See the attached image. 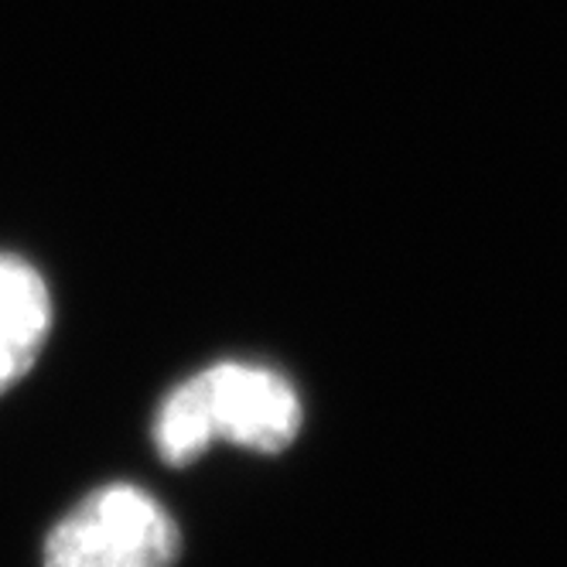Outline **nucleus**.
I'll use <instances>...</instances> for the list:
<instances>
[{"label":"nucleus","mask_w":567,"mask_h":567,"mask_svg":"<svg viewBox=\"0 0 567 567\" xmlns=\"http://www.w3.org/2000/svg\"><path fill=\"white\" fill-rule=\"evenodd\" d=\"M157 452L165 455L172 465H188L213 444L206 411H202V396L195 380H185L161 408L157 417Z\"/></svg>","instance_id":"20e7f679"},{"label":"nucleus","mask_w":567,"mask_h":567,"mask_svg":"<svg viewBox=\"0 0 567 567\" xmlns=\"http://www.w3.org/2000/svg\"><path fill=\"white\" fill-rule=\"evenodd\" d=\"M52 329L49 284L21 257L0 254V393L42 355Z\"/></svg>","instance_id":"7ed1b4c3"},{"label":"nucleus","mask_w":567,"mask_h":567,"mask_svg":"<svg viewBox=\"0 0 567 567\" xmlns=\"http://www.w3.org/2000/svg\"><path fill=\"white\" fill-rule=\"evenodd\" d=\"M213 441H233L250 452H284L301 431V400L295 386L260 367L219 362L192 377Z\"/></svg>","instance_id":"f03ea898"},{"label":"nucleus","mask_w":567,"mask_h":567,"mask_svg":"<svg viewBox=\"0 0 567 567\" xmlns=\"http://www.w3.org/2000/svg\"><path fill=\"white\" fill-rule=\"evenodd\" d=\"M182 534L172 513L134 485H106L45 540V567H172Z\"/></svg>","instance_id":"f257e3e1"}]
</instances>
